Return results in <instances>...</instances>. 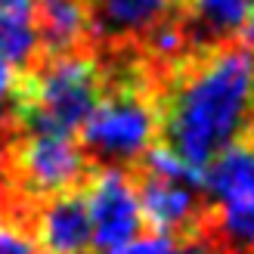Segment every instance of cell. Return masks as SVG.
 Instances as JSON below:
<instances>
[{"label":"cell","instance_id":"6da1fadb","mask_svg":"<svg viewBox=\"0 0 254 254\" xmlns=\"http://www.w3.org/2000/svg\"><path fill=\"white\" fill-rule=\"evenodd\" d=\"M155 99L158 139L201 177L254 121V53L242 41L198 50L161 74Z\"/></svg>","mask_w":254,"mask_h":254},{"label":"cell","instance_id":"7a4b0ae2","mask_svg":"<svg viewBox=\"0 0 254 254\" xmlns=\"http://www.w3.org/2000/svg\"><path fill=\"white\" fill-rule=\"evenodd\" d=\"M106 90L99 50L37 56L25 68L6 103V118L19 130L74 133Z\"/></svg>","mask_w":254,"mask_h":254},{"label":"cell","instance_id":"3957f363","mask_svg":"<svg viewBox=\"0 0 254 254\" xmlns=\"http://www.w3.org/2000/svg\"><path fill=\"white\" fill-rule=\"evenodd\" d=\"M211 205L208 236L230 254H254V130L233 139L201 171Z\"/></svg>","mask_w":254,"mask_h":254},{"label":"cell","instance_id":"277c9868","mask_svg":"<svg viewBox=\"0 0 254 254\" xmlns=\"http://www.w3.org/2000/svg\"><path fill=\"white\" fill-rule=\"evenodd\" d=\"M84 195L90 211L93 245L99 254H115L143 233L146 217L127 168H96L84 183Z\"/></svg>","mask_w":254,"mask_h":254},{"label":"cell","instance_id":"5b68a950","mask_svg":"<svg viewBox=\"0 0 254 254\" xmlns=\"http://www.w3.org/2000/svg\"><path fill=\"white\" fill-rule=\"evenodd\" d=\"M87 9L96 50H118L139 47L180 9V0H87Z\"/></svg>","mask_w":254,"mask_h":254},{"label":"cell","instance_id":"8992f818","mask_svg":"<svg viewBox=\"0 0 254 254\" xmlns=\"http://www.w3.org/2000/svg\"><path fill=\"white\" fill-rule=\"evenodd\" d=\"M28 236L47 254H84L93 242L84 186L37 201L28 217Z\"/></svg>","mask_w":254,"mask_h":254},{"label":"cell","instance_id":"52a82bcc","mask_svg":"<svg viewBox=\"0 0 254 254\" xmlns=\"http://www.w3.org/2000/svg\"><path fill=\"white\" fill-rule=\"evenodd\" d=\"M34 25L41 56L96 50L87 0H34Z\"/></svg>","mask_w":254,"mask_h":254},{"label":"cell","instance_id":"ba28073f","mask_svg":"<svg viewBox=\"0 0 254 254\" xmlns=\"http://www.w3.org/2000/svg\"><path fill=\"white\" fill-rule=\"evenodd\" d=\"M41 56L34 0H0V59L25 71Z\"/></svg>","mask_w":254,"mask_h":254},{"label":"cell","instance_id":"9c48e42d","mask_svg":"<svg viewBox=\"0 0 254 254\" xmlns=\"http://www.w3.org/2000/svg\"><path fill=\"white\" fill-rule=\"evenodd\" d=\"M180 239L177 236H168V233H152V236H143L139 233L133 242H127L124 248H118L115 254H174Z\"/></svg>","mask_w":254,"mask_h":254},{"label":"cell","instance_id":"30bf717a","mask_svg":"<svg viewBox=\"0 0 254 254\" xmlns=\"http://www.w3.org/2000/svg\"><path fill=\"white\" fill-rule=\"evenodd\" d=\"M0 254H47L37 248V242L12 223H0Z\"/></svg>","mask_w":254,"mask_h":254},{"label":"cell","instance_id":"8fae6325","mask_svg":"<svg viewBox=\"0 0 254 254\" xmlns=\"http://www.w3.org/2000/svg\"><path fill=\"white\" fill-rule=\"evenodd\" d=\"M174 254H230L217 239H211L208 230L205 233H195V236H189V239H180V245H177Z\"/></svg>","mask_w":254,"mask_h":254},{"label":"cell","instance_id":"7c38bea8","mask_svg":"<svg viewBox=\"0 0 254 254\" xmlns=\"http://www.w3.org/2000/svg\"><path fill=\"white\" fill-rule=\"evenodd\" d=\"M16 68L9 65L6 59H0V109H3V103H9V96H12V87H16Z\"/></svg>","mask_w":254,"mask_h":254},{"label":"cell","instance_id":"4fadbf2b","mask_svg":"<svg viewBox=\"0 0 254 254\" xmlns=\"http://www.w3.org/2000/svg\"><path fill=\"white\" fill-rule=\"evenodd\" d=\"M239 37H242V44L254 53V3H251V9H248V16H245V22H242V28H239Z\"/></svg>","mask_w":254,"mask_h":254},{"label":"cell","instance_id":"5bb4252c","mask_svg":"<svg viewBox=\"0 0 254 254\" xmlns=\"http://www.w3.org/2000/svg\"><path fill=\"white\" fill-rule=\"evenodd\" d=\"M6 139H9V121H6V109H3V112H0V161H3Z\"/></svg>","mask_w":254,"mask_h":254},{"label":"cell","instance_id":"9a60e30c","mask_svg":"<svg viewBox=\"0 0 254 254\" xmlns=\"http://www.w3.org/2000/svg\"><path fill=\"white\" fill-rule=\"evenodd\" d=\"M251 130H254V121H251Z\"/></svg>","mask_w":254,"mask_h":254}]
</instances>
